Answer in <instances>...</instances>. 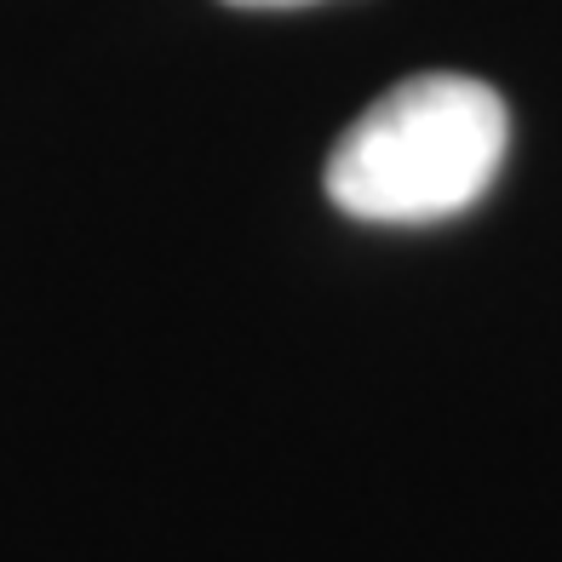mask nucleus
Instances as JSON below:
<instances>
[{
    "instance_id": "f257e3e1",
    "label": "nucleus",
    "mask_w": 562,
    "mask_h": 562,
    "mask_svg": "<svg viewBox=\"0 0 562 562\" xmlns=\"http://www.w3.org/2000/svg\"><path fill=\"white\" fill-rule=\"evenodd\" d=\"M505 98L471 75H414L391 87L327 156V201L362 224H437L499 178Z\"/></svg>"
},
{
    "instance_id": "f03ea898",
    "label": "nucleus",
    "mask_w": 562,
    "mask_h": 562,
    "mask_svg": "<svg viewBox=\"0 0 562 562\" xmlns=\"http://www.w3.org/2000/svg\"><path fill=\"white\" fill-rule=\"evenodd\" d=\"M224 7H241V12H293V7H322V0H224Z\"/></svg>"
}]
</instances>
